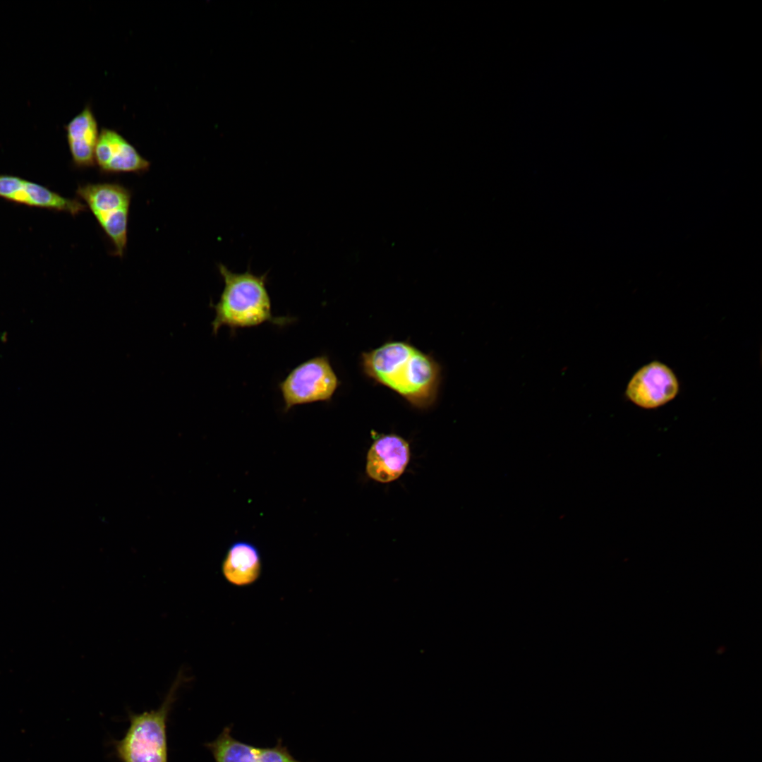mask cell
I'll list each match as a JSON object with an SVG mask.
<instances>
[{"label":"cell","instance_id":"1","mask_svg":"<svg viewBox=\"0 0 762 762\" xmlns=\"http://www.w3.org/2000/svg\"><path fill=\"white\" fill-rule=\"evenodd\" d=\"M361 365L368 377L393 390L413 406L427 409L437 399L440 365L406 341H388L363 352Z\"/></svg>","mask_w":762,"mask_h":762},{"label":"cell","instance_id":"2","mask_svg":"<svg viewBox=\"0 0 762 762\" xmlns=\"http://www.w3.org/2000/svg\"><path fill=\"white\" fill-rule=\"evenodd\" d=\"M218 269L224 286L219 301L211 306L215 314L211 324L214 334L223 326L234 332L266 322L284 325L293 320L272 314L267 274L256 275L250 270L234 273L222 264Z\"/></svg>","mask_w":762,"mask_h":762},{"label":"cell","instance_id":"3","mask_svg":"<svg viewBox=\"0 0 762 762\" xmlns=\"http://www.w3.org/2000/svg\"><path fill=\"white\" fill-rule=\"evenodd\" d=\"M184 677L179 672L163 702L157 709L129 714L130 725L123 736L114 742L120 762H168L167 724Z\"/></svg>","mask_w":762,"mask_h":762},{"label":"cell","instance_id":"4","mask_svg":"<svg viewBox=\"0 0 762 762\" xmlns=\"http://www.w3.org/2000/svg\"><path fill=\"white\" fill-rule=\"evenodd\" d=\"M76 194L111 241L114 255L121 257L127 245L131 191L116 183H87L79 185Z\"/></svg>","mask_w":762,"mask_h":762},{"label":"cell","instance_id":"5","mask_svg":"<svg viewBox=\"0 0 762 762\" xmlns=\"http://www.w3.org/2000/svg\"><path fill=\"white\" fill-rule=\"evenodd\" d=\"M340 385L327 356L313 357L294 368L279 383L284 411L297 405L329 401Z\"/></svg>","mask_w":762,"mask_h":762},{"label":"cell","instance_id":"6","mask_svg":"<svg viewBox=\"0 0 762 762\" xmlns=\"http://www.w3.org/2000/svg\"><path fill=\"white\" fill-rule=\"evenodd\" d=\"M679 390V381L673 370L665 363L653 361L633 375L625 394L635 405L652 409L673 400Z\"/></svg>","mask_w":762,"mask_h":762},{"label":"cell","instance_id":"7","mask_svg":"<svg viewBox=\"0 0 762 762\" xmlns=\"http://www.w3.org/2000/svg\"><path fill=\"white\" fill-rule=\"evenodd\" d=\"M0 198L30 207L67 212L73 216L86 210L78 199L68 198L48 188L19 176L0 174Z\"/></svg>","mask_w":762,"mask_h":762},{"label":"cell","instance_id":"8","mask_svg":"<svg viewBox=\"0 0 762 762\" xmlns=\"http://www.w3.org/2000/svg\"><path fill=\"white\" fill-rule=\"evenodd\" d=\"M95 162L103 174L147 171L150 162L119 132L102 128L95 152Z\"/></svg>","mask_w":762,"mask_h":762},{"label":"cell","instance_id":"9","mask_svg":"<svg viewBox=\"0 0 762 762\" xmlns=\"http://www.w3.org/2000/svg\"><path fill=\"white\" fill-rule=\"evenodd\" d=\"M205 746L214 762H301L296 760L279 739L272 747H258L233 737L231 728L226 727L217 737Z\"/></svg>","mask_w":762,"mask_h":762},{"label":"cell","instance_id":"10","mask_svg":"<svg viewBox=\"0 0 762 762\" xmlns=\"http://www.w3.org/2000/svg\"><path fill=\"white\" fill-rule=\"evenodd\" d=\"M409 460V445L404 438L393 434L382 435L368 452L366 473L375 481L390 483L404 473Z\"/></svg>","mask_w":762,"mask_h":762},{"label":"cell","instance_id":"11","mask_svg":"<svg viewBox=\"0 0 762 762\" xmlns=\"http://www.w3.org/2000/svg\"><path fill=\"white\" fill-rule=\"evenodd\" d=\"M66 136L73 164L78 168L95 164V152L99 131L90 104L75 115L66 126Z\"/></svg>","mask_w":762,"mask_h":762},{"label":"cell","instance_id":"12","mask_svg":"<svg viewBox=\"0 0 762 762\" xmlns=\"http://www.w3.org/2000/svg\"><path fill=\"white\" fill-rule=\"evenodd\" d=\"M222 572L225 580L233 586L252 585L259 579L262 572L258 549L246 541L232 543L222 562Z\"/></svg>","mask_w":762,"mask_h":762}]
</instances>
